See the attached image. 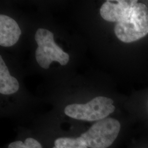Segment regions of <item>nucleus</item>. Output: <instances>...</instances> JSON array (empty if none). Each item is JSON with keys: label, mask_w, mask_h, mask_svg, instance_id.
Here are the masks:
<instances>
[{"label": "nucleus", "mask_w": 148, "mask_h": 148, "mask_svg": "<svg viewBox=\"0 0 148 148\" xmlns=\"http://www.w3.org/2000/svg\"><path fill=\"white\" fill-rule=\"evenodd\" d=\"M46 148H116L126 136L121 122L109 117L85 129L59 127L34 130Z\"/></svg>", "instance_id": "obj_1"}, {"label": "nucleus", "mask_w": 148, "mask_h": 148, "mask_svg": "<svg viewBox=\"0 0 148 148\" xmlns=\"http://www.w3.org/2000/svg\"><path fill=\"white\" fill-rule=\"evenodd\" d=\"M114 103L111 98L97 96L86 104L66 105L64 108L63 112L75 120L95 123L110 117L116 109Z\"/></svg>", "instance_id": "obj_2"}, {"label": "nucleus", "mask_w": 148, "mask_h": 148, "mask_svg": "<svg viewBox=\"0 0 148 148\" xmlns=\"http://www.w3.org/2000/svg\"><path fill=\"white\" fill-rule=\"evenodd\" d=\"M114 31L122 42L131 43L145 37L148 34V9L141 2L133 7L127 19L117 23Z\"/></svg>", "instance_id": "obj_3"}, {"label": "nucleus", "mask_w": 148, "mask_h": 148, "mask_svg": "<svg viewBox=\"0 0 148 148\" xmlns=\"http://www.w3.org/2000/svg\"><path fill=\"white\" fill-rule=\"evenodd\" d=\"M35 38L38 45L36 51V59L41 68L48 69L53 62H57L63 66L69 62V54L56 45L52 32L45 29H38Z\"/></svg>", "instance_id": "obj_4"}, {"label": "nucleus", "mask_w": 148, "mask_h": 148, "mask_svg": "<svg viewBox=\"0 0 148 148\" xmlns=\"http://www.w3.org/2000/svg\"><path fill=\"white\" fill-rule=\"evenodd\" d=\"M137 0L106 1L101 7L100 14L106 21L116 23L127 19Z\"/></svg>", "instance_id": "obj_5"}, {"label": "nucleus", "mask_w": 148, "mask_h": 148, "mask_svg": "<svg viewBox=\"0 0 148 148\" xmlns=\"http://www.w3.org/2000/svg\"><path fill=\"white\" fill-rule=\"evenodd\" d=\"M21 30L18 23L8 16H0V45L11 47L19 40Z\"/></svg>", "instance_id": "obj_6"}, {"label": "nucleus", "mask_w": 148, "mask_h": 148, "mask_svg": "<svg viewBox=\"0 0 148 148\" xmlns=\"http://www.w3.org/2000/svg\"><path fill=\"white\" fill-rule=\"evenodd\" d=\"M2 148H46L42 140L34 131L19 129L13 140Z\"/></svg>", "instance_id": "obj_7"}, {"label": "nucleus", "mask_w": 148, "mask_h": 148, "mask_svg": "<svg viewBox=\"0 0 148 148\" xmlns=\"http://www.w3.org/2000/svg\"><path fill=\"white\" fill-rule=\"evenodd\" d=\"M19 89L18 80L9 72L2 56H0V93L3 95H11Z\"/></svg>", "instance_id": "obj_8"}, {"label": "nucleus", "mask_w": 148, "mask_h": 148, "mask_svg": "<svg viewBox=\"0 0 148 148\" xmlns=\"http://www.w3.org/2000/svg\"><path fill=\"white\" fill-rule=\"evenodd\" d=\"M129 148H148V139H141L133 140Z\"/></svg>", "instance_id": "obj_9"}, {"label": "nucleus", "mask_w": 148, "mask_h": 148, "mask_svg": "<svg viewBox=\"0 0 148 148\" xmlns=\"http://www.w3.org/2000/svg\"></svg>", "instance_id": "obj_10"}]
</instances>
